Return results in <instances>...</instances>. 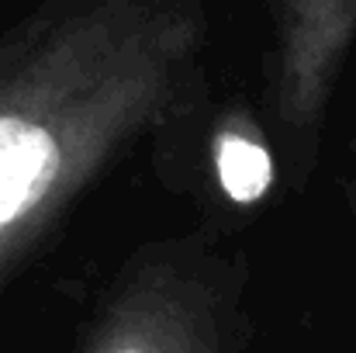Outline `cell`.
Masks as SVG:
<instances>
[{"label": "cell", "instance_id": "cell-3", "mask_svg": "<svg viewBox=\"0 0 356 353\" xmlns=\"http://www.w3.org/2000/svg\"><path fill=\"white\" fill-rule=\"evenodd\" d=\"M353 45L356 0H270L263 101L294 191L318 163L329 104Z\"/></svg>", "mask_w": 356, "mask_h": 353}, {"label": "cell", "instance_id": "cell-2", "mask_svg": "<svg viewBox=\"0 0 356 353\" xmlns=\"http://www.w3.org/2000/svg\"><path fill=\"white\" fill-rule=\"evenodd\" d=\"M249 256L222 229L138 246L97 298L73 353H245Z\"/></svg>", "mask_w": 356, "mask_h": 353}, {"label": "cell", "instance_id": "cell-4", "mask_svg": "<svg viewBox=\"0 0 356 353\" xmlns=\"http://www.w3.org/2000/svg\"><path fill=\"white\" fill-rule=\"evenodd\" d=\"M204 135L208 139L201 149V166L215 187L211 194L222 205V212L238 215L259 208L280 173L273 142L259 115L242 101H232L208 115Z\"/></svg>", "mask_w": 356, "mask_h": 353}, {"label": "cell", "instance_id": "cell-5", "mask_svg": "<svg viewBox=\"0 0 356 353\" xmlns=\"http://www.w3.org/2000/svg\"><path fill=\"white\" fill-rule=\"evenodd\" d=\"M343 201L356 222V135L350 142V159H346V173H343Z\"/></svg>", "mask_w": 356, "mask_h": 353}, {"label": "cell", "instance_id": "cell-1", "mask_svg": "<svg viewBox=\"0 0 356 353\" xmlns=\"http://www.w3.org/2000/svg\"><path fill=\"white\" fill-rule=\"evenodd\" d=\"M204 52L208 0H42L0 35V298L135 149L184 173Z\"/></svg>", "mask_w": 356, "mask_h": 353}]
</instances>
